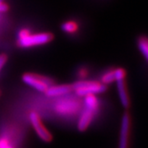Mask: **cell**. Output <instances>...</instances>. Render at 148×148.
<instances>
[{"label": "cell", "instance_id": "cell-4", "mask_svg": "<svg viewBox=\"0 0 148 148\" xmlns=\"http://www.w3.org/2000/svg\"><path fill=\"white\" fill-rule=\"evenodd\" d=\"M53 39V36L49 32H40L32 34L30 32L27 36L16 38V45L21 48H32L43 45L49 43Z\"/></svg>", "mask_w": 148, "mask_h": 148}, {"label": "cell", "instance_id": "cell-1", "mask_svg": "<svg viewBox=\"0 0 148 148\" xmlns=\"http://www.w3.org/2000/svg\"><path fill=\"white\" fill-rule=\"evenodd\" d=\"M24 131L21 125L6 122L0 125V148H21Z\"/></svg>", "mask_w": 148, "mask_h": 148}, {"label": "cell", "instance_id": "cell-13", "mask_svg": "<svg viewBox=\"0 0 148 148\" xmlns=\"http://www.w3.org/2000/svg\"><path fill=\"white\" fill-rule=\"evenodd\" d=\"M77 29H78V26L73 21H65L62 25V30L69 34H73L74 32L77 31Z\"/></svg>", "mask_w": 148, "mask_h": 148}, {"label": "cell", "instance_id": "cell-15", "mask_svg": "<svg viewBox=\"0 0 148 148\" xmlns=\"http://www.w3.org/2000/svg\"><path fill=\"white\" fill-rule=\"evenodd\" d=\"M7 61H8V56L4 53H1L0 54V71L4 67Z\"/></svg>", "mask_w": 148, "mask_h": 148}, {"label": "cell", "instance_id": "cell-5", "mask_svg": "<svg viewBox=\"0 0 148 148\" xmlns=\"http://www.w3.org/2000/svg\"><path fill=\"white\" fill-rule=\"evenodd\" d=\"M22 81L24 83L28 85L29 86L42 93H45V90H47L50 86L54 84V82L53 80L47 77L39 75V74L31 73L23 74Z\"/></svg>", "mask_w": 148, "mask_h": 148}, {"label": "cell", "instance_id": "cell-7", "mask_svg": "<svg viewBox=\"0 0 148 148\" xmlns=\"http://www.w3.org/2000/svg\"><path fill=\"white\" fill-rule=\"evenodd\" d=\"M100 111L90 110L88 108L84 107L82 109V111L80 112L79 117L77 119V129L80 132H84L86 131L90 124L95 121V119L99 115Z\"/></svg>", "mask_w": 148, "mask_h": 148}, {"label": "cell", "instance_id": "cell-3", "mask_svg": "<svg viewBox=\"0 0 148 148\" xmlns=\"http://www.w3.org/2000/svg\"><path fill=\"white\" fill-rule=\"evenodd\" d=\"M73 92L79 97H84L87 95H96L103 93L107 90V86L97 81L80 80L72 85Z\"/></svg>", "mask_w": 148, "mask_h": 148}, {"label": "cell", "instance_id": "cell-2", "mask_svg": "<svg viewBox=\"0 0 148 148\" xmlns=\"http://www.w3.org/2000/svg\"><path fill=\"white\" fill-rule=\"evenodd\" d=\"M69 95L55 97L56 100L53 105L54 114L65 119H69V118H73L77 114H80L79 111L82 106V101L77 97L69 96Z\"/></svg>", "mask_w": 148, "mask_h": 148}, {"label": "cell", "instance_id": "cell-16", "mask_svg": "<svg viewBox=\"0 0 148 148\" xmlns=\"http://www.w3.org/2000/svg\"><path fill=\"white\" fill-rule=\"evenodd\" d=\"M87 74H88V73H87V70L86 69H82L79 70V72L77 73V76H78V77H79L80 79L82 80L87 76Z\"/></svg>", "mask_w": 148, "mask_h": 148}, {"label": "cell", "instance_id": "cell-10", "mask_svg": "<svg viewBox=\"0 0 148 148\" xmlns=\"http://www.w3.org/2000/svg\"><path fill=\"white\" fill-rule=\"evenodd\" d=\"M116 82L117 88H118V91H119V99L121 101L122 106L126 109H128L130 106V100H129V96H128V93H127L125 78L117 80Z\"/></svg>", "mask_w": 148, "mask_h": 148}, {"label": "cell", "instance_id": "cell-17", "mask_svg": "<svg viewBox=\"0 0 148 148\" xmlns=\"http://www.w3.org/2000/svg\"><path fill=\"white\" fill-rule=\"evenodd\" d=\"M0 95H1V91H0Z\"/></svg>", "mask_w": 148, "mask_h": 148}, {"label": "cell", "instance_id": "cell-9", "mask_svg": "<svg viewBox=\"0 0 148 148\" xmlns=\"http://www.w3.org/2000/svg\"><path fill=\"white\" fill-rule=\"evenodd\" d=\"M73 92V86L72 85H54L50 86L47 90H45V94L47 97L49 98H55L60 97L63 95H69Z\"/></svg>", "mask_w": 148, "mask_h": 148}, {"label": "cell", "instance_id": "cell-6", "mask_svg": "<svg viewBox=\"0 0 148 148\" xmlns=\"http://www.w3.org/2000/svg\"><path fill=\"white\" fill-rule=\"evenodd\" d=\"M29 122L32 127H33V129L35 130V132H36L37 136L40 138L43 142L49 143L53 140V136L45 127V126L43 124L39 114H37L35 111L31 112L29 114Z\"/></svg>", "mask_w": 148, "mask_h": 148}, {"label": "cell", "instance_id": "cell-11", "mask_svg": "<svg viewBox=\"0 0 148 148\" xmlns=\"http://www.w3.org/2000/svg\"><path fill=\"white\" fill-rule=\"evenodd\" d=\"M114 81H116L115 71H114V69H110V70H108L107 72L104 73L101 75V82H100L107 86L110 83H112Z\"/></svg>", "mask_w": 148, "mask_h": 148}, {"label": "cell", "instance_id": "cell-14", "mask_svg": "<svg viewBox=\"0 0 148 148\" xmlns=\"http://www.w3.org/2000/svg\"><path fill=\"white\" fill-rule=\"evenodd\" d=\"M9 9L8 5L4 2V0H0V12L5 13Z\"/></svg>", "mask_w": 148, "mask_h": 148}, {"label": "cell", "instance_id": "cell-8", "mask_svg": "<svg viewBox=\"0 0 148 148\" xmlns=\"http://www.w3.org/2000/svg\"><path fill=\"white\" fill-rule=\"evenodd\" d=\"M130 128H131V117L127 112H125L122 117L119 148H128Z\"/></svg>", "mask_w": 148, "mask_h": 148}, {"label": "cell", "instance_id": "cell-12", "mask_svg": "<svg viewBox=\"0 0 148 148\" xmlns=\"http://www.w3.org/2000/svg\"><path fill=\"white\" fill-rule=\"evenodd\" d=\"M138 46L141 53L143 55L144 58L147 60L148 58V44L147 39L146 36H141L138 39Z\"/></svg>", "mask_w": 148, "mask_h": 148}]
</instances>
